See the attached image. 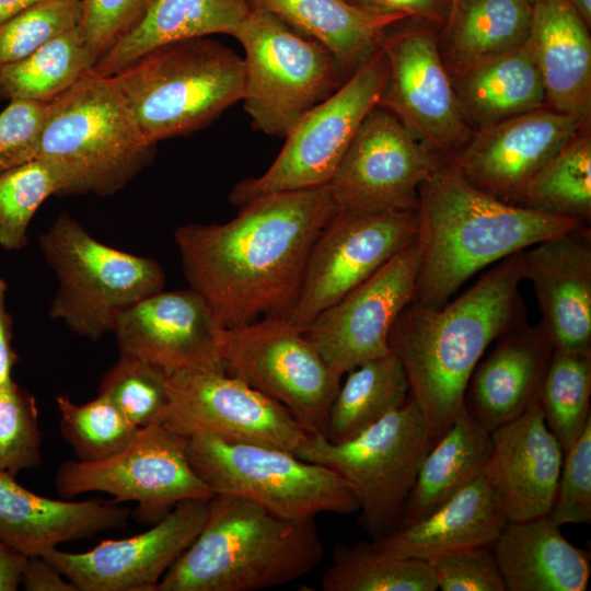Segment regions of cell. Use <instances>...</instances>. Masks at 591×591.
<instances>
[{
  "instance_id": "cell-1",
  "label": "cell",
  "mask_w": 591,
  "mask_h": 591,
  "mask_svg": "<svg viewBox=\"0 0 591 591\" xmlns=\"http://www.w3.org/2000/svg\"><path fill=\"white\" fill-rule=\"evenodd\" d=\"M327 184L271 194L224 223H187L174 232L189 288L219 328L288 317L313 244L338 212Z\"/></svg>"
},
{
  "instance_id": "cell-2",
  "label": "cell",
  "mask_w": 591,
  "mask_h": 591,
  "mask_svg": "<svg viewBox=\"0 0 591 591\" xmlns=\"http://www.w3.org/2000/svg\"><path fill=\"white\" fill-rule=\"evenodd\" d=\"M520 252L499 260L440 309L409 302L394 322L391 351L437 440L464 407L465 390L487 347L526 320Z\"/></svg>"
},
{
  "instance_id": "cell-3",
  "label": "cell",
  "mask_w": 591,
  "mask_h": 591,
  "mask_svg": "<svg viewBox=\"0 0 591 591\" xmlns=\"http://www.w3.org/2000/svg\"><path fill=\"white\" fill-rule=\"evenodd\" d=\"M413 301L440 309L474 274L587 223L514 206L472 185L448 160L418 190Z\"/></svg>"
},
{
  "instance_id": "cell-4",
  "label": "cell",
  "mask_w": 591,
  "mask_h": 591,
  "mask_svg": "<svg viewBox=\"0 0 591 591\" xmlns=\"http://www.w3.org/2000/svg\"><path fill=\"white\" fill-rule=\"evenodd\" d=\"M323 556L314 519L288 520L244 498L213 495L201 531L157 591L276 588L314 570Z\"/></svg>"
},
{
  "instance_id": "cell-5",
  "label": "cell",
  "mask_w": 591,
  "mask_h": 591,
  "mask_svg": "<svg viewBox=\"0 0 591 591\" xmlns=\"http://www.w3.org/2000/svg\"><path fill=\"white\" fill-rule=\"evenodd\" d=\"M111 77L94 69L47 104L35 159L60 179L58 196H111L153 159Z\"/></svg>"
},
{
  "instance_id": "cell-6",
  "label": "cell",
  "mask_w": 591,
  "mask_h": 591,
  "mask_svg": "<svg viewBox=\"0 0 591 591\" xmlns=\"http://www.w3.org/2000/svg\"><path fill=\"white\" fill-rule=\"evenodd\" d=\"M152 143L193 134L242 101L243 57L210 36L160 46L111 76Z\"/></svg>"
},
{
  "instance_id": "cell-7",
  "label": "cell",
  "mask_w": 591,
  "mask_h": 591,
  "mask_svg": "<svg viewBox=\"0 0 591 591\" xmlns=\"http://www.w3.org/2000/svg\"><path fill=\"white\" fill-rule=\"evenodd\" d=\"M38 244L58 281L50 317L90 340L113 333L120 313L164 288L157 260L102 243L68 212L54 220Z\"/></svg>"
},
{
  "instance_id": "cell-8",
  "label": "cell",
  "mask_w": 591,
  "mask_h": 591,
  "mask_svg": "<svg viewBox=\"0 0 591 591\" xmlns=\"http://www.w3.org/2000/svg\"><path fill=\"white\" fill-rule=\"evenodd\" d=\"M437 442L422 410L406 401L355 438L333 443L310 433L297 452L328 467L352 487L360 522L373 540L398 530L421 463Z\"/></svg>"
},
{
  "instance_id": "cell-9",
  "label": "cell",
  "mask_w": 591,
  "mask_h": 591,
  "mask_svg": "<svg viewBox=\"0 0 591 591\" xmlns=\"http://www.w3.org/2000/svg\"><path fill=\"white\" fill-rule=\"evenodd\" d=\"M187 456L213 495L244 498L283 519L359 510L345 478L282 449L195 434L188 438Z\"/></svg>"
},
{
  "instance_id": "cell-10",
  "label": "cell",
  "mask_w": 591,
  "mask_h": 591,
  "mask_svg": "<svg viewBox=\"0 0 591 591\" xmlns=\"http://www.w3.org/2000/svg\"><path fill=\"white\" fill-rule=\"evenodd\" d=\"M232 36L245 53L244 109L265 135L286 138L347 80L324 46L266 11L251 9Z\"/></svg>"
},
{
  "instance_id": "cell-11",
  "label": "cell",
  "mask_w": 591,
  "mask_h": 591,
  "mask_svg": "<svg viewBox=\"0 0 591 591\" xmlns=\"http://www.w3.org/2000/svg\"><path fill=\"white\" fill-rule=\"evenodd\" d=\"M386 76L387 60L381 47L296 124L266 172L234 185L230 202L240 209L267 195L327 184L360 124L379 105Z\"/></svg>"
},
{
  "instance_id": "cell-12",
  "label": "cell",
  "mask_w": 591,
  "mask_h": 591,
  "mask_svg": "<svg viewBox=\"0 0 591 591\" xmlns=\"http://www.w3.org/2000/svg\"><path fill=\"white\" fill-rule=\"evenodd\" d=\"M227 373L285 406L309 433L325 436L332 403L341 384L300 327L286 317H265L220 328Z\"/></svg>"
},
{
  "instance_id": "cell-13",
  "label": "cell",
  "mask_w": 591,
  "mask_h": 591,
  "mask_svg": "<svg viewBox=\"0 0 591 591\" xmlns=\"http://www.w3.org/2000/svg\"><path fill=\"white\" fill-rule=\"evenodd\" d=\"M188 438L161 422L139 428L131 442L97 462L66 461L55 487L63 499L101 491L118 503L135 502L134 518L153 525L185 500H209L213 493L192 467Z\"/></svg>"
},
{
  "instance_id": "cell-14",
  "label": "cell",
  "mask_w": 591,
  "mask_h": 591,
  "mask_svg": "<svg viewBox=\"0 0 591 591\" xmlns=\"http://www.w3.org/2000/svg\"><path fill=\"white\" fill-rule=\"evenodd\" d=\"M166 389L160 422L186 438L207 434L297 455L310 434L285 406L227 372H174Z\"/></svg>"
},
{
  "instance_id": "cell-15",
  "label": "cell",
  "mask_w": 591,
  "mask_h": 591,
  "mask_svg": "<svg viewBox=\"0 0 591 591\" xmlns=\"http://www.w3.org/2000/svg\"><path fill=\"white\" fill-rule=\"evenodd\" d=\"M392 27L381 44L387 76L379 105L431 151L449 161L474 130L460 109L440 51L439 30L415 21L401 30L392 31Z\"/></svg>"
},
{
  "instance_id": "cell-16",
  "label": "cell",
  "mask_w": 591,
  "mask_h": 591,
  "mask_svg": "<svg viewBox=\"0 0 591 591\" xmlns=\"http://www.w3.org/2000/svg\"><path fill=\"white\" fill-rule=\"evenodd\" d=\"M444 161L391 112L364 117L327 183L339 211L416 210L420 185Z\"/></svg>"
},
{
  "instance_id": "cell-17",
  "label": "cell",
  "mask_w": 591,
  "mask_h": 591,
  "mask_svg": "<svg viewBox=\"0 0 591 591\" xmlns=\"http://www.w3.org/2000/svg\"><path fill=\"white\" fill-rule=\"evenodd\" d=\"M416 237V210L338 211L313 244L299 298L287 318L302 328Z\"/></svg>"
},
{
  "instance_id": "cell-18",
  "label": "cell",
  "mask_w": 591,
  "mask_h": 591,
  "mask_svg": "<svg viewBox=\"0 0 591 591\" xmlns=\"http://www.w3.org/2000/svg\"><path fill=\"white\" fill-rule=\"evenodd\" d=\"M417 270L415 242L301 328L331 370L343 376L392 352L389 335L413 301Z\"/></svg>"
},
{
  "instance_id": "cell-19",
  "label": "cell",
  "mask_w": 591,
  "mask_h": 591,
  "mask_svg": "<svg viewBox=\"0 0 591 591\" xmlns=\"http://www.w3.org/2000/svg\"><path fill=\"white\" fill-rule=\"evenodd\" d=\"M208 500H185L135 536L106 540L90 551L54 549L45 557L78 591H157L166 571L201 531Z\"/></svg>"
},
{
  "instance_id": "cell-20",
  "label": "cell",
  "mask_w": 591,
  "mask_h": 591,
  "mask_svg": "<svg viewBox=\"0 0 591 591\" xmlns=\"http://www.w3.org/2000/svg\"><path fill=\"white\" fill-rule=\"evenodd\" d=\"M205 300L193 289L161 290L125 310L113 333L119 355L143 359L167 374L225 372L219 331Z\"/></svg>"
},
{
  "instance_id": "cell-21",
  "label": "cell",
  "mask_w": 591,
  "mask_h": 591,
  "mask_svg": "<svg viewBox=\"0 0 591 591\" xmlns=\"http://www.w3.org/2000/svg\"><path fill=\"white\" fill-rule=\"evenodd\" d=\"M581 129L573 118L545 105L474 130L449 161L472 185L511 204Z\"/></svg>"
},
{
  "instance_id": "cell-22",
  "label": "cell",
  "mask_w": 591,
  "mask_h": 591,
  "mask_svg": "<svg viewBox=\"0 0 591 591\" xmlns=\"http://www.w3.org/2000/svg\"><path fill=\"white\" fill-rule=\"evenodd\" d=\"M534 289L540 325L554 350L591 354V229L589 224L520 252Z\"/></svg>"
},
{
  "instance_id": "cell-23",
  "label": "cell",
  "mask_w": 591,
  "mask_h": 591,
  "mask_svg": "<svg viewBox=\"0 0 591 591\" xmlns=\"http://www.w3.org/2000/svg\"><path fill=\"white\" fill-rule=\"evenodd\" d=\"M491 433L483 470L508 521L545 517L554 502L564 451L548 429L537 397Z\"/></svg>"
},
{
  "instance_id": "cell-24",
  "label": "cell",
  "mask_w": 591,
  "mask_h": 591,
  "mask_svg": "<svg viewBox=\"0 0 591 591\" xmlns=\"http://www.w3.org/2000/svg\"><path fill=\"white\" fill-rule=\"evenodd\" d=\"M553 350L540 323L528 320L498 336L471 374L467 413L489 431L521 415L537 397Z\"/></svg>"
},
{
  "instance_id": "cell-25",
  "label": "cell",
  "mask_w": 591,
  "mask_h": 591,
  "mask_svg": "<svg viewBox=\"0 0 591 591\" xmlns=\"http://www.w3.org/2000/svg\"><path fill=\"white\" fill-rule=\"evenodd\" d=\"M0 471V540L26 556H45L67 542L124 529L131 510L100 499L72 501L39 496Z\"/></svg>"
},
{
  "instance_id": "cell-26",
  "label": "cell",
  "mask_w": 591,
  "mask_h": 591,
  "mask_svg": "<svg viewBox=\"0 0 591 591\" xmlns=\"http://www.w3.org/2000/svg\"><path fill=\"white\" fill-rule=\"evenodd\" d=\"M532 10L528 43L546 104L573 118L580 128L590 129V28L566 0H535Z\"/></svg>"
},
{
  "instance_id": "cell-27",
  "label": "cell",
  "mask_w": 591,
  "mask_h": 591,
  "mask_svg": "<svg viewBox=\"0 0 591 591\" xmlns=\"http://www.w3.org/2000/svg\"><path fill=\"white\" fill-rule=\"evenodd\" d=\"M507 522L482 472L424 519L372 542L391 555L429 560L461 549L491 547Z\"/></svg>"
},
{
  "instance_id": "cell-28",
  "label": "cell",
  "mask_w": 591,
  "mask_h": 591,
  "mask_svg": "<svg viewBox=\"0 0 591 591\" xmlns=\"http://www.w3.org/2000/svg\"><path fill=\"white\" fill-rule=\"evenodd\" d=\"M547 515L508 521L491 548L506 591H586L590 553L572 545Z\"/></svg>"
},
{
  "instance_id": "cell-29",
  "label": "cell",
  "mask_w": 591,
  "mask_h": 591,
  "mask_svg": "<svg viewBox=\"0 0 591 591\" xmlns=\"http://www.w3.org/2000/svg\"><path fill=\"white\" fill-rule=\"evenodd\" d=\"M251 9L266 11L296 32L320 43L348 79L380 48L387 31L407 20L376 13L346 0H247Z\"/></svg>"
},
{
  "instance_id": "cell-30",
  "label": "cell",
  "mask_w": 591,
  "mask_h": 591,
  "mask_svg": "<svg viewBox=\"0 0 591 591\" xmlns=\"http://www.w3.org/2000/svg\"><path fill=\"white\" fill-rule=\"evenodd\" d=\"M450 76L462 115L473 130L547 105L528 42L493 60Z\"/></svg>"
},
{
  "instance_id": "cell-31",
  "label": "cell",
  "mask_w": 591,
  "mask_h": 591,
  "mask_svg": "<svg viewBox=\"0 0 591 591\" xmlns=\"http://www.w3.org/2000/svg\"><path fill=\"white\" fill-rule=\"evenodd\" d=\"M247 0H153L139 25L94 66L111 77L163 45L237 30L250 13Z\"/></svg>"
},
{
  "instance_id": "cell-32",
  "label": "cell",
  "mask_w": 591,
  "mask_h": 591,
  "mask_svg": "<svg viewBox=\"0 0 591 591\" xmlns=\"http://www.w3.org/2000/svg\"><path fill=\"white\" fill-rule=\"evenodd\" d=\"M530 0H460L442 31L440 51L456 74L523 46L531 33Z\"/></svg>"
},
{
  "instance_id": "cell-33",
  "label": "cell",
  "mask_w": 591,
  "mask_h": 591,
  "mask_svg": "<svg viewBox=\"0 0 591 591\" xmlns=\"http://www.w3.org/2000/svg\"><path fill=\"white\" fill-rule=\"evenodd\" d=\"M493 441L465 407L425 456L405 506L401 528L434 511L484 470Z\"/></svg>"
},
{
  "instance_id": "cell-34",
  "label": "cell",
  "mask_w": 591,
  "mask_h": 591,
  "mask_svg": "<svg viewBox=\"0 0 591 591\" xmlns=\"http://www.w3.org/2000/svg\"><path fill=\"white\" fill-rule=\"evenodd\" d=\"M408 395L406 372L393 352L355 368L332 403L326 439L340 443L355 438L399 407Z\"/></svg>"
},
{
  "instance_id": "cell-35",
  "label": "cell",
  "mask_w": 591,
  "mask_h": 591,
  "mask_svg": "<svg viewBox=\"0 0 591 591\" xmlns=\"http://www.w3.org/2000/svg\"><path fill=\"white\" fill-rule=\"evenodd\" d=\"M96 60L76 27L0 70V101L49 103L68 90Z\"/></svg>"
},
{
  "instance_id": "cell-36",
  "label": "cell",
  "mask_w": 591,
  "mask_h": 591,
  "mask_svg": "<svg viewBox=\"0 0 591 591\" xmlns=\"http://www.w3.org/2000/svg\"><path fill=\"white\" fill-rule=\"evenodd\" d=\"M511 205L590 224V129L573 135L526 183Z\"/></svg>"
},
{
  "instance_id": "cell-37",
  "label": "cell",
  "mask_w": 591,
  "mask_h": 591,
  "mask_svg": "<svg viewBox=\"0 0 591 591\" xmlns=\"http://www.w3.org/2000/svg\"><path fill=\"white\" fill-rule=\"evenodd\" d=\"M321 587L324 591L438 590L427 560L391 555L366 541L334 547Z\"/></svg>"
},
{
  "instance_id": "cell-38",
  "label": "cell",
  "mask_w": 591,
  "mask_h": 591,
  "mask_svg": "<svg viewBox=\"0 0 591 591\" xmlns=\"http://www.w3.org/2000/svg\"><path fill=\"white\" fill-rule=\"evenodd\" d=\"M591 354L553 350L537 401L564 454L591 419Z\"/></svg>"
},
{
  "instance_id": "cell-39",
  "label": "cell",
  "mask_w": 591,
  "mask_h": 591,
  "mask_svg": "<svg viewBox=\"0 0 591 591\" xmlns=\"http://www.w3.org/2000/svg\"><path fill=\"white\" fill-rule=\"evenodd\" d=\"M60 431L78 461L97 462L126 448L139 428L105 396L76 404L66 394L56 397Z\"/></svg>"
},
{
  "instance_id": "cell-40",
  "label": "cell",
  "mask_w": 591,
  "mask_h": 591,
  "mask_svg": "<svg viewBox=\"0 0 591 591\" xmlns=\"http://www.w3.org/2000/svg\"><path fill=\"white\" fill-rule=\"evenodd\" d=\"M60 179L38 159L0 175V246L20 251L27 245L30 223L42 204L59 195Z\"/></svg>"
},
{
  "instance_id": "cell-41",
  "label": "cell",
  "mask_w": 591,
  "mask_h": 591,
  "mask_svg": "<svg viewBox=\"0 0 591 591\" xmlns=\"http://www.w3.org/2000/svg\"><path fill=\"white\" fill-rule=\"evenodd\" d=\"M169 374L138 357L119 355L104 373L100 395L107 397L136 427L160 422L167 405Z\"/></svg>"
},
{
  "instance_id": "cell-42",
  "label": "cell",
  "mask_w": 591,
  "mask_h": 591,
  "mask_svg": "<svg viewBox=\"0 0 591 591\" xmlns=\"http://www.w3.org/2000/svg\"><path fill=\"white\" fill-rule=\"evenodd\" d=\"M81 0H39L0 23V70L79 26Z\"/></svg>"
},
{
  "instance_id": "cell-43",
  "label": "cell",
  "mask_w": 591,
  "mask_h": 591,
  "mask_svg": "<svg viewBox=\"0 0 591 591\" xmlns=\"http://www.w3.org/2000/svg\"><path fill=\"white\" fill-rule=\"evenodd\" d=\"M42 462L35 397L14 381L0 386V471L15 476Z\"/></svg>"
},
{
  "instance_id": "cell-44",
  "label": "cell",
  "mask_w": 591,
  "mask_h": 591,
  "mask_svg": "<svg viewBox=\"0 0 591 591\" xmlns=\"http://www.w3.org/2000/svg\"><path fill=\"white\" fill-rule=\"evenodd\" d=\"M547 517L559 526L591 523V419L565 453L554 502Z\"/></svg>"
},
{
  "instance_id": "cell-45",
  "label": "cell",
  "mask_w": 591,
  "mask_h": 591,
  "mask_svg": "<svg viewBox=\"0 0 591 591\" xmlns=\"http://www.w3.org/2000/svg\"><path fill=\"white\" fill-rule=\"evenodd\" d=\"M152 2L153 0H81L78 27L96 62L139 25Z\"/></svg>"
},
{
  "instance_id": "cell-46",
  "label": "cell",
  "mask_w": 591,
  "mask_h": 591,
  "mask_svg": "<svg viewBox=\"0 0 591 591\" xmlns=\"http://www.w3.org/2000/svg\"><path fill=\"white\" fill-rule=\"evenodd\" d=\"M442 591H506L493 548L478 546L427 560Z\"/></svg>"
},
{
  "instance_id": "cell-47",
  "label": "cell",
  "mask_w": 591,
  "mask_h": 591,
  "mask_svg": "<svg viewBox=\"0 0 591 591\" xmlns=\"http://www.w3.org/2000/svg\"><path fill=\"white\" fill-rule=\"evenodd\" d=\"M47 104L11 101L0 113V175L36 158Z\"/></svg>"
},
{
  "instance_id": "cell-48",
  "label": "cell",
  "mask_w": 591,
  "mask_h": 591,
  "mask_svg": "<svg viewBox=\"0 0 591 591\" xmlns=\"http://www.w3.org/2000/svg\"><path fill=\"white\" fill-rule=\"evenodd\" d=\"M376 13L399 14L407 20L430 25L439 31L447 24L451 0H346Z\"/></svg>"
},
{
  "instance_id": "cell-49",
  "label": "cell",
  "mask_w": 591,
  "mask_h": 591,
  "mask_svg": "<svg viewBox=\"0 0 591 591\" xmlns=\"http://www.w3.org/2000/svg\"><path fill=\"white\" fill-rule=\"evenodd\" d=\"M21 584L27 591H78L77 588L45 557L30 556Z\"/></svg>"
},
{
  "instance_id": "cell-50",
  "label": "cell",
  "mask_w": 591,
  "mask_h": 591,
  "mask_svg": "<svg viewBox=\"0 0 591 591\" xmlns=\"http://www.w3.org/2000/svg\"><path fill=\"white\" fill-rule=\"evenodd\" d=\"M8 285L0 277V386L13 382L12 371L19 361L13 349V320L7 308Z\"/></svg>"
},
{
  "instance_id": "cell-51",
  "label": "cell",
  "mask_w": 591,
  "mask_h": 591,
  "mask_svg": "<svg viewBox=\"0 0 591 591\" xmlns=\"http://www.w3.org/2000/svg\"><path fill=\"white\" fill-rule=\"evenodd\" d=\"M28 556L0 540V591H15Z\"/></svg>"
},
{
  "instance_id": "cell-52",
  "label": "cell",
  "mask_w": 591,
  "mask_h": 591,
  "mask_svg": "<svg viewBox=\"0 0 591 591\" xmlns=\"http://www.w3.org/2000/svg\"><path fill=\"white\" fill-rule=\"evenodd\" d=\"M39 0H0V23Z\"/></svg>"
},
{
  "instance_id": "cell-53",
  "label": "cell",
  "mask_w": 591,
  "mask_h": 591,
  "mask_svg": "<svg viewBox=\"0 0 591 591\" xmlns=\"http://www.w3.org/2000/svg\"><path fill=\"white\" fill-rule=\"evenodd\" d=\"M569 5L578 13L586 25L591 26V0H566Z\"/></svg>"
},
{
  "instance_id": "cell-54",
  "label": "cell",
  "mask_w": 591,
  "mask_h": 591,
  "mask_svg": "<svg viewBox=\"0 0 591 591\" xmlns=\"http://www.w3.org/2000/svg\"><path fill=\"white\" fill-rule=\"evenodd\" d=\"M460 2V0H451V12L456 7V4ZM450 12V13H451ZM450 16V15H449Z\"/></svg>"
},
{
  "instance_id": "cell-55",
  "label": "cell",
  "mask_w": 591,
  "mask_h": 591,
  "mask_svg": "<svg viewBox=\"0 0 591 591\" xmlns=\"http://www.w3.org/2000/svg\"><path fill=\"white\" fill-rule=\"evenodd\" d=\"M531 2H534L535 0H530Z\"/></svg>"
}]
</instances>
